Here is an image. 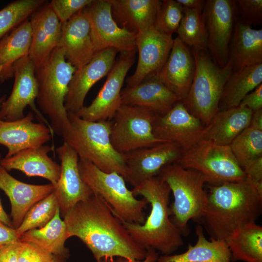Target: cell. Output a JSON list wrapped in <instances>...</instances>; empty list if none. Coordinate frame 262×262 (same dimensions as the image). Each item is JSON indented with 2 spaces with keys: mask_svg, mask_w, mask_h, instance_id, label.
I'll return each instance as SVG.
<instances>
[{
  "mask_svg": "<svg viewBox=\"0 0 262 262\" xmlns=\"http://www.w3.org/2000/svg\"><path fill=\"white\" fill-rule=\"evenodd\" d=\"M69 238L76 236L86 246L96 262L104 257H122L129 262L144 260L147 250L130 235L109 205L92 194L64 215Z\"/></svg>",
  "mask_w": 262,
  "mask_h": 262,
  "instance_id": "obj_1",
  "label": "cell"
},
{
  "mask_svg": "<svg viewBox=\"0 0 262 262\" xmlns=\"http://www.w3.org/2000/svg\"><path fill=\"white\" fill-rule=\"evenodd\" d=\"M262 211V193L246 178L209 185L200 221L211 239L226 241L240 227L255 222Z\"/></svg>",
  "mask_w": 262,
  "mask_h": 262,
  "instance_id": "obj_2",
  "label": "cell"
},
{
  "mask_svg": "<svg viewBox=\"0 0 262 262\" xmlns=\"http://www.w3.org/2000/svg\"><path fill=\"white\" fill-rule=\"evenodd\" d=\"M131 191L150 204L149 215L143 224L119 219L133 240L146 250L152 248L162 255L172 254L184 242L182 234L170 219L169 187L157 176L133 187Z\"/></svg>",
  "mask_w": 262,
  "mask_h": 262,
  "instance_id": "obj_3",
  "label": "cell"
},
{
  "mask_svg": "<svg viewBox=\"0 0 262 262\" xmlns=\"http://www.w3.org/2000/svg\"><path fill=\"white\" fill-rule=\"evenodd\" d=\"M67 117L69 124L62 136L79 159L91 162L104 172H116L125 180L123 155L115 150L110 140L111 120L87 121L70 112H67Z\"/></svg>",
  "mask_w": 262,
  "mask_h": 262,
  "instance_id": "obj_4",
  "label": "cell"
},
{
  "mask_svg": "<svg viewBox=\"0 0 262 262\" xmlns=\"http://www.w3.org/2000/svg\"><path fill=\"white\" fill-rule=\"evenodd\" d=\"M76 70L66 60L62 49L57 47L48 60L35 70L37 105L40 112L49 118L53 133L58 135L62 136L69 124L65 101Z\"/></svg>",
  "mask_w": 262,
  "mask_h": 262,
  "instance_id": "obj_5",
  "label": "cell"
},
{
  "mask_svg": "<svg viewBox=\"0 0 262 262\" xmlns=\"http://www.w3.org/2000/svg\"><path fill=\"white\" fill-rule=\"evenodd\" d=\"M158 176L167 184L173 196L169 208L170 219L182 236H186L190 233L189 221H200L207 204L205 178L198 171L176 163L164 166Z\"/></svg>",
  "mask_w": 262,
  "mask_h": 262,
  "instance_id": "obj_6",
  "label": "cell"
},
{
  "mask_svg": "<svg viewBox=\"0 0 262 262\" xmlns=\"http://www.w3.org/2000/svg\"><path fill=\"white\" fill-rule=\"evenodd\" d=\"M191 51L195 63V74L187 97L181 101L206 126L218 112L224 85L232 72V64L229 59L222 67L205 51Z\"/></svg>",
  "mask_w": 262,
  "mask_h": 262,
  "instance_id": "obj_7",
  "label": "cell"
},
{
  "mask_svg": "<svg viewBox=\"0 0 262 262\" xmlns=\"http://www.w3.org/2000/svg\"><path fill=\"white\" fill-rule=\"evenodd\" d=\"M79 169L82 180L93 193L100 196L118 218L135 224L145 222L144 210L149 203L145 198L137 199L122 176L115 172H104L84 160L79 159Z\"/></svg>",
  "mask_w": 262,
  "mask_h": 262,
  "instance_id": "obj_8",
  "label": "cell"
},
{
  "mask_svg": "<svg viewBox=\"0 0 262 262\" xmlns=\"http://www.w3.org/2000/svg\"><path fill=\"white\" fill-rule=\"evenodd\" d=\"M176 164L184 168L198 171L210 185L239 181L246 178L229 146L204 139L183 150Z\"/></svg>",
  "mask_w": 262,
  "mask_h": 262,
  "instance_id": "obj_9",
  "label": "cell"
},
{
  "mask_svg": "<svg viewBox=\"0 0 262 262\" xmlns=\"http://www.w3.org/2000/svg\"><path fill=\"white\" fill-rule=\"evenodd\" d=\"M155 115L145 107L122 104L111 121L110 140L115 150L124 153L164 142L153 133Z\"/></svg>",
  "mask_w": 262,
  "mask_h": 262,
  "instance_id": "obj_10",
  "label": "cell"
},
{
  "mask_svg": "<svg viewBox=\"0 0 262 262\" xmlns=\"http://www.w3.org/2000/svg\"><path fill=\"white\" fill-rule=\"evenodd\" d=\"M237 5L235 0H206L203 15L207 34V49L213 61L224 67L229 58Z\"/></svg>",
  "mask_w": 262,
  "mask_h": 262,
  "instance_id": "obj_11",
  "label": "cell"
},
{
  "mask_svg": "<svg viewBox=\"0 0 262 262\" xmlns=\"http://www.w3.org/2000/svg\"><path fill=\"white\" fill-rule=\"evenodd\" d=\"M136 50L121 52L97 96L76 114L90 121L111 120L121 105V93L126 75L133 65Z\"/></svg>",
  "mask_w": 262,
  "mask_h": 262,
  "instance_id": "obj_12",
  "label": "cell"
},
{
  "mask_svg": "<svg viewBox=\"0 0 262 262\" xmlns=\"http://www.w3.org/2000/svg\"><path fill=\"white\" fill-rule=\"evenodd\" d=\"M85 10L96 52L109 48L120 52L137 50V34L117 24L109 0H93Z\"/></svg>",
  "mask_w": 262,
  "mask_h": 262,
  "instance_id": "obj_13",
  "label": "cell"
},
{
  "mask_svg": "<svg viewBox=\"0 0 262 262\" xmlns=\"http://www.w3.org/2000/svg\"><path fill=\"white\" fill-rule=\"evenodd\" d=\"M183 149L178 144L164 142L122 153L126 167L125 180L135 187L159 175L166 165L177 163Z\"/></svg>",
  "mask_w": 262,
  "mask_h": 262,
  "instance_id": "obj_14",
  "label": "cell"
},
{
  "mask_svg": "<svg viewBox=\"0 0 262 262\" xmlns=\"http://www.w3.org/2000/svg\"><path fill=\"white\" fill-rule=\"evenodd\" d=\"M13 76L14 82L11 93L0 107V120L13 121L21 119L24 116V109L30 106L41 123L49 127V124L35 106L38 85L35 66L28 56L16 63Z\"/></svg>",
  "mask_w": 262,
  "mask_h": 262,
  "instance_id": "obj_15",
  "label": "cell"
},
{
  "mask_svg": "<svg viewBox=\"0 0 262 262\" xmlns=\"http://www.w3.org/2000/svg\"><path fill=\"white\" fill-rule=\"evenodd\" d=\"M205 127L181 101L177 102L165 114L155 115L152 123L153 133L157 139L177 143L183 150L202 139Z\"/></svg>",
  "mask_w": 262,
  "mask_h": 262,
  "instance_id": "obj_16",
  "label": "cell"
},
{
  "mask_svg": "<svg viewBox=\"0 0 262 262\" xmlns=\"http://www.w3.org/2000/svg\"><path fill=\"white\" fill-rule=\"evenodd\" d=\"M173 41L171 35L159 32L154 26L137 34L138 62L134 72L127 80L126 87L136 85L157 74L166 61Z\"/></svg>",
  "mask_w": 262,
  "mask_h": 262,
  "instance_id": "obj_17",
  "label": "cell"
},
{
  "mask_svg": "<svg viewBox=\"0 0 262 262\" xmlns=\"http://www.w3.org/2000/svg\"><path fill=\"white\" fill-rule=\"evenodd\" d=\"M61 161V174L54 192L57 198L60 215L66 213L78 202L93 194L82 180L79 169V158L66 142L56 150Z\"/></svg>",
  "mask_w": 262,
  "mask_h": 262,
  "instance_id": "obj_18",
  "label": "cell"
},
{
  "mask_svg": "<svg viewBox=\"0 0 262 262\" xmlns=\"http://www.w3.org/2000/svg\"><path fill=\"white\" fill-rule=\"evenodd\" d=\"M118 52L112 48L98 51L87 64L76 70L65 101L67 112L76 113L84 106L88 92L97 82L109 73Z\"/></svg>",
  "mask_w": 262,
  "mask_h": 262,
  "instance_id": "obj_19",
  "label": "cell"
},
{
  "mask_svg": "<svg viewBox=\"0 0 262 262\" xmlns=\"http://www.w3.org/2000/svg\"><path fill=\"white\" fill-rule=\"evenodd\" d=\"M76 69L87 64L97 52L93 43L85 8L63 23L58 47Z\"/></svg>",
  "mask_w": 262,
  "mask_h": 262,
  "instance_id": "obj_20",
  "label": "cell"
},
{
  "mask_svg": "<svg viewBox=\"0 0 262 262\" xmlns=\"http://www.w3.org/2000/svg\"><path fill=\"white\" fill-rule=\"evenodd\" d=\"M31 20V42L28 56L35 70L49 58L57 48L60 39L62 23L49 3L40 7Z\"/></svg>",
  "mask_w": 262,
  "mask_h": 262,
  "instance_id": "obj_21",
  "label": "cell"
},
{
  "mask_svg": "<svg viewBox=\"0 0 262 262\" xmlns=\"http://www.w3.org/2000/svg\"><path fill=\"white\" fill-rule=\"evenodd\" d=\"M195 71L192 51L177 37L166 61L155 75L182 101L189 91Z\"/></svg>",
  "mask_w": 262,
  "mask_h": 262,
  "instance_id": "obj_22",
  "label": "cell"
},
{
  "mask_svg": "<svg viewBox=\"0 0 262 262\" xmlns=\"http://www.w3.org/2000/svg\"><path fill=\"white\" fill-rule=\"evenodd\" d=\"M29 112L23 118L13 121L0 120V144L7 148L5 157L24 149L44 145L54 134L44 123L33 122Z\"/></svg>",
  "mask_w": 262,
  "mask_h": 262,
  "instance_id": "obj_23",
  "label": "cell"
},
{
  "mask_svg": "<svg viewBox=\"0 0 262 262\" xmlns=\"http://www.w3.org/2000/svg\"><path fill=\"white\" fill-rule=\"evenodd\" d=\"M54 188L50 183L43 185L24 183L12 176L0 165V189L10 200L12 223L15 229L20 225L31 208L52 193Z\"/></svg>",
  "mask_w": 262,
  "mask_h": 262,
  "instance_id": "obj_24",
  "label": "cell"
},
{
  "mask_svg": "<svg viewBox=\"0 0 262 262\" xmlns=\"http://www.w3.org/2000/svg\"><path fill=\"white\" fill-rule=\"evenodd\" d=\"M121 99V105L145 107L159 115L165 114L181 101L155 75L136 85L126 87L122 90Z\"/></svg>",
  "mask_w": 262,
  "mask_h": 262,
  "instance_id": "obj_25",
  "label": "cell"
},
{
  "mask_svg": "<svg viewBox=\"0 0 262 262\" xmlns=\"http://www.w3.org/2000/svg\"><path fill=\"white\" fill-rule=\"evenodd\" d=\"M53 147L42 145L28 148L0 160V165L8 172L17 170L28 177H40L47 179L54 186L61 174V165L48 153Z\"/></svg>",
  "mask_w": 262,
  "mask_h": 262,
  "instance_id": "obj_26",
  "label": "cell"
},
{
  "mask_svg": "<svg viewBox=\"0 0 262 262\" xmlns=\"http://www.w3.org/2000/svg\"><path fill=\"white\" fill-rule=\"evenodd\" d=\"M253 112L241 106L219 111L205 126L202 139L220 145L229 146L249 127Z\"/></svg>",
  "mask_w": 262,
  "mask_h": 262,
  "instance_id": "obj_27",
  "label": "cell"
},
{
  "mask_svg": "<svg viewBox=\"0 0 262 262\" xmlns=\"http://www.w3.org/2000/svg\"><path fill=\"white\" fill-rule=\"evenodd\" d=\"M113 17L121 27L136 34L154 26L162 0H109Z\"/></svg>",
  "mask_w": 262,
  "mask_h": 262,
  "instance_id": "obj_28",
  "label": "cell"
},
{
  "mask_svg": "<svg viewBox=\"0 0 262 262\" xmlns=\"http://www.w3.org/2000/svg\"><path fill=\"white\" fill-rule=\"evenodd\" d=\"M232 72L262 63V30L238 21L234 24L229 45Z\"/></svg>",
  "mask_w": 262,
  "mask_h": 262,
  "instance_id": "obj_29",
  "label": "cell"
},
{
  "mask_svg": "<svg viewBox=\"0 0 262 262\" xmlns=\"http://www.w3.org/2000/svg\"><path fill=\"white\" fill-rule=\"evenodd\" d=\"M197 241L194 246L189 244L184 252L159 256L156 262H231V254L226 241L205 236L200 225L196 229Z\"/></svg>",
  "mask_w": 262,
  "mask_h": 262,
  "instance_id": "obj_30",
  "label": "cell"
},
{
  "mask_svg": "<svg viewBox=\"0 0 262 262\" xmlns=\"http://www.w3.org/2000/svg\"><path fill=\"white\" fill-rule=\"evenodd\" d=\"M31 42L30 22L27 19L0 41V81L14 75L16 63L28 56Z\"/></svg>",
  "mask_w": 262,
  "mask_h": 262,
  "instance_id": "obj_31",
  "label": "cell"
},
{
  "mask_svg": "<svg viewBox=\"0 0 262 262\" xmlns=\"http://www.w3.org/2000/svg\"><path fill=\"white\" fill-rule=\"evenodd\" d=\"M68 238L67 227L60 217L59 208L47 225L25 232L20 237L19 241L33 244L53 256L64 257L68 254L65 246Z\"/></svg>",
  "mask_w": 262,
  "mask_h": 262,
  "instance_id": "obj_32",
  "label": "cell"
},
{
  "mask_svg": "<svg viewBox=\"0 0 262 262\" xmlns=\"http://www.w3.org/2000/svg\"><path fill=\"white\" fill-rule=\"evenodd\" d=\"M262 82V63L232 72L224 85L218 111L239 106L243 98Z\"/></svg>",
  "mask_w": 262,
  "mask_h": 262,
  "instance_id": "obj_33",
  "label": "cell"
},
{
  "mask_svg": "<svg viewBox=\"0 0 262 262\" xmlns=\"http://www.w3.org/2000/svg\"><path fill=\"white\" fill-rule=\"evenodd\" d=\"M226 242L231 262H262V227L256 222L240 227Z\"/></svg>",
  "mask_w": 262,
  "mask_h": 262,
  "instance_id": "obj_34",
  "label": "cell"
},
{
  "mask_svg": "<svg viewBox=\"0 0 262 262\" xmlns=\"http://www.w3.org/2000/svg\"><path fill=\"white\" fill-rule=\"evenodd\" d=\"M183 15L177 31L178 37L197 51L207 49V34L202 12L183 8Z\"/></svg>",
  "mask_w": 262,
  "mask_h": 262,
  "instance_id": "obj_35",
  "label": "cell"
},
{
  "mask_svg": "<svg viewBox=\"0 0 262 262\" xmlns=\"http://www.w3.org/2000/svg\"><path fill=\"white\" fill-rule=\"evenodd\" d=\"M45 3L44 0H16L0 10V41Z\"/></svg>",
  "mask_w": 262,
  "mask_h": 262,
  "instance_id": "obj_36",
  "label": "cell"
},
{
  "mask_svg": "<svg viewBox=\"0 0 262 262\" xmlns=\"http://www.w3.org/2000/svg\"><path fill=\"white\" fill-rule=\"evenodd\" d=\"M229 146L243 169L249 162L262 157V131L248 127Z\"/></svg>",
  "mask_w": 262,
  "mask_h": 262,
  "instance_id": "obj_37",
  "label": "cell"
},
{
  "mask_svg": "<svg viewBox=\"0 0 262 262\" xmlns=\"http://www.w3.org/2000/svg\"><path fill=\"white\" fill-rule=\"evenodd\" d=\"M59 208L58 200L53 191L27 212L20 225L16 229L19 239L25 232L47 225L53 218Z\"/></svg>",
  "mask_w": 262,
  "mask_h": 262,
  "instance_id": "obj_38",
  "label": "cell"
},
{
  "mask_svg": "<svg viewBox=\"0 0 262 262\" xmlns=\"http://www.w3.org/2000/svg\"><path fill=\"white\" fill-rule=\"evenodd\" d=\"M183 8L174 0H164L154 24L159 32L168 35L176 33L183 15Z\"/></svg>",
  "mask_w": 262,
  "mask_h": 262,
  "instance_id": "obj_39",
  "label": "cell"
},
{
  "mask_svg": "<svg viewBox=\"0 0 262 262\" xmlns=\"http://www.w3.org/2000/svg\"><path fill=\"white\" fill-rule=\"evenodd\" d=\"M93 0H52L49 5L63 24L88 6Z\"/></svg>",
  "mask_w": 262,
  "mask_h": 262,
  "instance_id": "obj_40",
  "label": "cell"
},
{
  "mask_svg": "<svg viewBox=\"0 0 262 262\" xmlns=\"http://www.w3.org/2000/svg\"><path fill=\"white\" fill-rule=\"evenodd\" d=\"M235 2L243 23L250 27L262 24V0H238Z\"/></svg>",
  "mask_w": 262,
  "mask_h": 262,
  "instance_id": "obj_41",
  "label": "cell"
},
{
  "mask_svg": "<svg viewBox=\"0 0 262 262\" xmlns=\"http://www.w3.org/2000/svg\"><path fill=\"white\" fill-rule=\"evenodd\" d=\"M53 257L33 244L20 242L17 262H51Z\"/></svg>",
  "mask_w": 262,
  "mask_h": 262,
  "instance_id": "obj_42",
  "label": "cell"
},
{
  "mask_svg": "<svg viewBox=\"0 0 262 262\" xmlns=\"http://www.w3.org/2000/svg\"><path fill=\"white\" fill-rule=\"evenodd\" d=\"M246 178L252 182L262 193V157L247 164L243 168Z\"/></svg>",
  "mask_w": 262,
  "mask_h": 262,
  "instance_id": "obj_43",
  "label": "cell"
},
{
  "mask_svg": "<svg viewBox=\"0 0 262 262\" xmlns=\"http://www.w3.org/2000/svg\"><path fill=\"white\" fill-rule=\"evenodd\" d=\"M239 105L249 109L253 113L262 109V84L247 94Z\"/></svg>",
  "mask_w": 262,
  "mask_h": 262,
  "instance_id": "obj_44",
  "label": "cell"
},
{
  "mask_svg": "<svg viewBox=\"0 0 262 262\" xmlns=\"http://www.w3.org/2000/svg\"><path fill=\"white\" fill-rule=\"evenodd\" d=\"M20 241L0 247V262H17Z\"/></svg>",
  "mask_w": 262,
  "mask_h": 262,
  "instance_id": "obj_45",
  "label": "cell"
},
{
  "mask_svg": "<svg viewBox=\"0 0 262 262\" xmlns=\"http://www.w3.org/2000/svg\"><path fill=\"white\" fill-rule=\"evenodd\" d=\"M18 241L16 229L0 221V247Z\"/></svg>",
  "mask_w": 262,
  "mask_h": 262,
  "instance_id": "obj_46",
  "label": "cell"
},
{
  "mask_svg": "<svg viewBox=\"0 0 262 262\" xmlns=\"http://www.w3.org/2000/svg\"><path fill=\"white\" fill-rule=\"evenodd\" d=\"M185 9L196 10L203 12L206 1L204 0H176Z\"/></svg>",
  "mask_w": 262,
  "mask_h": 262,
  "instance_id": "obj_47",
  "label": "cell"
},
{
  "mask_svg": "<svg viewBox=\"0 0 262 262\" xmlns=\"http://www.w3.org/2000/svg\"><path fill=\"white\" fill-rule=\"evenodd\" d=\"M159 257V252L153 249L149 248L147 250L145 258L143 260L135 261L133 262H156ZM115 262H129L127 260L122 257H117Z\"/></svg>",
  "mask_w": 262,
  "mask_h": 262,
  "instance_id": "obj_48",
  "label": "cell"
},
{
  "mask_svg": "<svg viewBox=\"0 0 262 262\" xmlns=\"http://www.w3.org/2000/svg\"><path fill=\"white\" fill-rule=\"evenodd\" d=\"M249 127L262 131V109L253 113Z\"/></svg>",
  "mask_w": 262,
  "mask_h": 262,
  "instance_id": "obj_49",
  "label": "cell"
},
{
  "mask_svg": "<svg viewBox=\"0 0 262 262\" xmlns=\"http://www.w3.org/2000/svg\"><path fill=\"white\" fill-rule=\"evenodd\" d=\"M0 221L3 222L7 226L13 228L12 220L9 215L4 210L0 199Z\"/></svg>",
  "mask_w": 262,
  "mask_h": 262,
  "instance_id": "obj_50",
  "label": "cell"
},
{
  "mask_svg": "<svg viewBox=\"0 0 262 262\" xmlns=\"http://www.w3.org/2000/svg\"><path fill=\"white\" fill-rule=\"evenodd\" d=\"M97 262H115L114 258L112 257H104L101 259Z\"/></svg>",
  "mask_w": 262,
  "mask_h": 262,
  "instance_id": "obj_51",
  "label": "cell"
},
{
  "mask_svg": "<svg viewBox=\"0 0 262 262\" xmlns=\"http://www.w3.org/2000/svg\"><path fill=\"white\" fill-rule=\"evenodd\" d=\"M51 262H62L60 260V257L54 256Z\"/></svg>",
  "mask_w": 262,
  "mask_h": 262,
  "instance_id": "obj_52",
  "label": "cell"
},
{
  "mask_svg": "<svg viewBox=\"0 0 262 262\" xmlns=\"http://www.w3.org/2000/svg\"><path fill=\"white\" fill-rule=\"evenodd\" d=\"M2 99H0V105H1V102H2Z\"/></svg>",
  "mask_w": 262,
  "mask_h": 262,
  "instance_id": "obj_53",
  "label": "cell"
},
{
  "mask_svg": "<svg viewBox=\"0 0 262 262\" xmlns=\"http://www.w3.org/2000/svg\"><path fill=\"white\" fill-rule=\"evenodd\" d=\"M1 159V155L0 154V160Z\"/></svg>",
  "mask_w": 262,
  "mask_h": 262,
  "instance_id": "obj_54",
  "label": "cell"
}]
</instances>
